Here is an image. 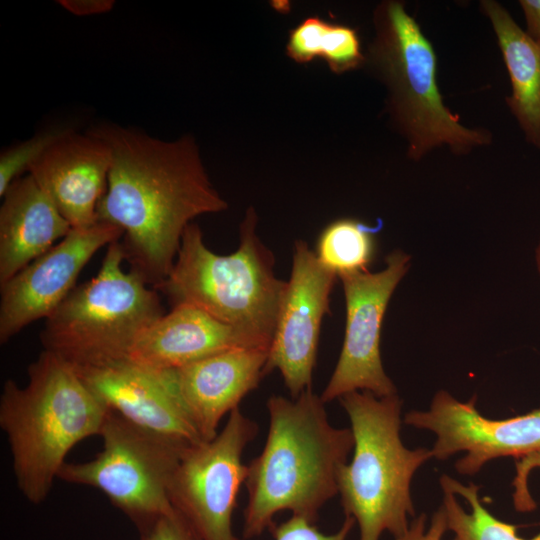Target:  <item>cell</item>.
<instances>
[{
    "label": "cell",
    "mask_w": 540,
    "mask_h": 540,
    "mask_svg": "<svg viewBox=\"0 0 540 540\" xmlns=\"http://www.w3.org/2000/svg\"><path fill=\"white\" fill-rule=\"evenodd\" d=\"M99 435L102 451L86 462H65L58 478L100 490L136 526L171 512V479L194 445L142 428L111 410Z\"/></svg>",
    "instance_id": "obj_8"
},
{
    "label": "cell",
    "mask_w": 540,
    "mask_h": 540,
    "mask_svg": "<svg viewBox=\"0 0 540 540\" xmlns=\"http://www.w3.org/2000/svg\"><path fill=\"white\" fill-rule=\"evenodd\" d=\"M269 428L262 452L247 465L245 539L260 536L281 511L314 523L338 494V479L354 447L349 428L334 427L312 388L297 398L267 400Z\"/></svg>",
    "instance_id": "obj_2"
},
{
    "label": "cell",
    "mask_w": 540,
    "mask_h": 540,
    "mask_svg": "<svg viewBox=\"0 0 540 540\" xmlns=\"http://www.w3.org/2000/svg\"><path fill=\"white\" fill-rule=\"evenodd\" d=\"M0 207V286L46 253L72 229L28 174L6 190Z\"/></svg>",
    "instance_id": "obj_18"
},
{
    "label": "cell",
    "mask_w": 540,
    "mask_h": 540,
    "mask_svg": "<svg viewBox=\"0 0 540 540\" xmlns=\"http://www.w3.org/2000/svg\"><path fill=\"white\" fill-rule=\"evenodd\" d=\"M28 382L4 383L0 426L7 435L17 486L39 504L48 496L69 451L99 435L109 409L76 371L43 350L28 367Z\"/></svg>",
    "instance_id": "obj_3"
},
{
    "label": "cell",
    "mask_w": 540,
    "mask_h": 540,
    "mask_svg": "<svg viewBox=\"0 0 540 540\" xmlns=\"http://www.w3.org/2000/svg\"><path fill=\"white\" fill-rule=\"evenodd\" d=\"M109 146L97 136L72 130L56 140L28 174L50 196L72 228L98 222L97 208L107 188Z\"/></svg>",
    "instance_id": "obj_15"
},
{
    "label": "cell",
    "mask_w": 540,
    "mask_h": 540,
    "mask_svg": "<svg viewBox=\"0 0 540 540\" xmlns=\"http://www.w3.org/2000/svg\"><path fill=\"white\" fill-rule=\"evenodd\" d=\"M139 540H202L175 509L136 526Z\"/></svg>",
    "instance_id": "obj_25"
},
{
    "label": "cell",
    "mask_w": 540,
    "mask_h": 540,
    "mask_svg": "<svg viewBox=\"0 0 540 540\" xmlns=\"http://www.w3.org/2000/svg\"><path fill=\"white\" fill-rule=\"evenodd\" d=\"M337 277L305 241L295 242L264 370L265 375L278 370L292 398L311 388L321 323Z\"/></svg>",
    "instance_id": "obj_12"
},
{
    "label": "cell",
    "mask_w": 540,
    "mask_h": 540,
    "mask_svg": "<svg viewBox=\"0 0 540 540\" xmlns=\"http://www.w3.org/2000/svg\"><path fill=\"white\" fill-rule=\"evenodd\" d=\"M60 5L78 16L106 13L114 6L112 0H61Z\"/></svg>",
    "instance_id": "obj_28"
},
{
    "label": "cell",
    "mask_w": 540,
    "mask_h": 540,
    "mask_svg": "<svg viewBox=\"0 0 540 540\" xmlns=\"http://www.w3.org/2000/svg\"><path fill=\"white\" fill-rule=\"evenodd\" d=\"M70 129L59 128L42 132L3 151L0 155V196L20 175L29 171L32 164L62 135Z\"/></svg>",
    "instance_id": "obj_23"
},
{
    "label": "cell",
    "mask_w": 540,
    "mask_h": 540,
    "mask_svg": "<svg viewBox=\"0 0 540 540\" xmlns=\"http://www.w3.org/2000/svg\"><path fill=\"white\" fill-rule=\"evenodd\" d=\"M354 524L352 517L345 516L343 524L336 532L325 534L309 520L292 515L281 524H274L269 530L274 540H346Z\"/></svg>",
    "instance_id": "obj_24"
},
{
    "label": "cell",
    "mask_w": 540,
    "mask_h": 540,
    "mask_svg": "<svg viewBox=\"0 0 540 540\" xmlns=\"http://www.w3.org/2000/svg\"><path fill=\"white\" fill-rule=\"evenodd\" d=\"M257 432V424L236 408L223 429L190 447L176 468L170 503L202 540H240L232 516L248 471L242 454Z\"/></svg>",
    "instance_id": "obj_9"
},
{
    "label": "cell",
    "mask_w": 540,
    "mask_h": 540,
    "mask_svg": "<svg viewBox=\"0 0 540 540\" xmlns=\"http://www.w3.org/2000/svg\"><path fill=\"white\" fill-rule=\"evenodd\" d=\"M535 262H536L537 271L540 275V240L535 251Z\"/></svg>",
    "instance_id": "obj_30"
},
{
    "label": "cell",
    "mask_w": 540,
    "mask_h": 540,
    "mask_svg": "<svg viewBox=\"0 0 540 540\" xmlns=\"http://www.w3.org/2000/svg\"><path fill=\"white\" fill-rule=\"evenodd\" d=\"M535 466H540V452L523 457L520 464L517 465V491L515 496V505L519 509H526L532 506L533 502L525 495V477L528 470Z\"/></svg>",
    "instance_id": "obj_27"
},
{
    "label": "cell",
    "mask_w": 540,
    "mask_h": 540,
    "mask_svg": "<svg viewBox=\"0 0 540 540\" xmlns=\"http://www.w3.org/2000/svg\"><path fill=\"white\" fill-rule=\"evenodd\" d=\"M442 509L447 529L454 533L453 540H540V533L524 539L517 534L518 526L493 516L479 498V487L464 485L448 475H442Z\"/></svg>",
    "instance_id": "obj_21"
},
{
    "label": "cell",
    "mask_w": 540,
    "mask_h": 540,
    "mask_svg": "<svg viewBox=\"0 0 540 540\" xmlns=\"http://www.w3.org/2000/svg\"><path fill=\"white\" fill-rule=\"evenodd\" d=\"M375 232L356 219L335 220L320 233L315 254L338 277L366 272L376 253Z\"/></svg>",
    "instance_id": "obj_22"
},
{
    "label": "cell",
    "mask_w": 540,
    "mask_h": 540,
    "mask_svg": "<svg viewBox=\"0 0 540 540\" xmlns=\"http://www.w3.org/2000/svg\"><path fill=\"white\" fill-rule=\"evenodd\" d=\"M374 36L365 52L369 72L386 89L390 123L405 140L407 157L419 161L447 146L466 155L489 145L492 134L470 128L444 103L437 83L432 42L399 0H384L373 11Z\"/></svg>",
    "instance_id": "obj_4"
},
{
    "label": "cell",
    "mask_w": 540,
    "mask_h": 540,
    "mask_svg": "<svg viewBox=\"0 0 540 540\" xmlns=\"http://www.w3.org/2000/svg\"><path fill=\"white\" fill-rule=\"evenodd\" d=\"M257 214L249 207L240 225V244L229 255L211 251L200 227L185 229L175 263L156 289L171 307L190 304L269 349L286 281L276 277L272 253L256 233Z\"/></svg>",
    "instance_id": "obj_5"
},
{
    "label": "cell",
    "mask_w": 540,
    "mask_h": 540,
    "mask_svg": "<svg viewBox=\"0 0 540 540\" xmlns=\"http://www.w3.org/2000/svg\"><path fill=\"white\" fill-rule=\"evenodd\" d=\"M447 530L445 514L440 507L433 514L428 527L425 513L413 518L406 534L400 540H443Z\"/></svg>",
    "instance_id": "obj_26"
},
{
    "label": "cell",
    "mask_w": 540,
    "mask_h": 540,
    "mask_svg": "<svg viewBox=\"0 0 540 540\" xmlns=\"http://www.w3.org/2000/svg\"><path fill=\"white\" fill-rule=\"evenodd\" d=\"M476 397L460 402L445 390L438 391L429 410H413L404 417L407 425L432 431L436 441L432 456L445 460L464 451L457 460L458 473L473 475L485 463L499 457H525L540 452V408L506 419L484 417Z\"/></svg>",
    "instance_id": "obj_11"
},
{
    "label": "cell",
    "mask_w": 540,
    "mask_h": 540,
    "mask_svg": "<svg viewBox=\"0 0 540 540\" xmlns=\"http://www.w3.org/2000/svg\"><path fill=\"white\" fill-rule=\"evenodd\" d=\"M237 348L262 347L200 308L179 304L140 333L128 359L152 370L166 371Z\"/></svg>",
    "instance_id": "obj_17"
},
{
    "label": "cell",
    "mask_w": 540,
    "mask_h": 540,
    "mask_svg": "<svg viewBox=\"0 0 540 540\" xmlns=\"http://www.w3.org/2000/svg\"><path fill=\"white\" fill-rule=\"evenodd\" d=\"M527 34L540 43V0H520Z\"/></svg>",
    "instance_id": "obj_29"
},
{
    "label": "cell",
    "mask_w": 540,
    "mask_h": 540,
    "mask_svg": "<svg viewBox=\"0 0 540 540\" xmlns=\"http://www.w3.org/2000/svg\"><path fill=\"white\" fill-rule=\"evenodd\" d=\"M268 352L237 348L169 370L177 395L204 441L213 439L220 420L258 387Z\"/></svg>",
    "instance_id": "obj_16"
},
{
    "label": "cell",
    "mask_w": 540,
    "mask_h": 540,
    "mask_svg": "<svg viewBox=\"0 0 540 540\" xmlns=\"http://www.w3.org/2000/svg\"><path fill=\"white\" fill-rule=\"evenodd\" d=\"M410 266V255L396 249L378 272L340 276L346 304V326L335 369L320 395L327 403L354 391L377 397L396 394L380 353L381 330L389 301Z\"/></svg>",
    "instance_id": "obj_10"
},
{
    "label": "cell",
    "mask_w": 540,
    "mask_h": 540,
    "mask_svg": "<svg viewBox=\"0 0 540 540\" xmlns=\"http://www.w3.org/2000/svg\"><path fill=\"white\" fill-rule=\"evenodd\" d=\"M286 53L297 63L321 58L336 74L362 68L365 64V53L356 30L318 16L304 19L289 32Z\"/></svg>",
    "instance_id": "obj_20"
},
{
    "label": "cell",
    "mask_w": 540,
    "mask_h": 540,
    "mask_svg": "<svg viewBox=\"0 0 540 540\" xmlns=\"http://www.w3.org/2000/svg\"><path fill=\"white\" fill-rule=\"evenodd\" d=\"M354 437L353 455L340 471L338 494L345 516L359 526V540L384 532L400 540L415 516L410 486L431 449H408L400 437L402 401L354 391L339 398Z\"/></svg>",
    "instance_id": "obj_6"
},
{
    "label": "cell",
    "mask_w": 540,
    "mask_h": 540,
    "mask_svg": "<svg viewBox=\"0 0 540 540\" xmlns=\"http://www.w3.org/2000/svg\"><path fill=\"white\" fill-rule=\"evenodd\" d=\"M120 240L111 243L97 275L75 287L40 334L48 351L73 368L128 359L140 333L164 315L157 290L124 271Z\"/></svg>",
    "instance_id": "obj_7"
},
{
    "label": "cell",
    "mask_w": 540,
    "mask_h": 540,
    "mask_svg": "<svg viewBox=\"0 0 540 540\" xmlns=\"http://www.w3.org/2000/svg\"><path fill=\"white\" fill-rule=\"evenodd\" d=\"M73 369L109 410L128 421L191 445L206 442L179 399L169 370H152L129 359Z\"/></svg>",
    "instance_id": "obj_14"
},
{
    "label": "cell",
    "mask_w": 540,
    "mask_h": 540,
    "mask_svg": "<svg viewBox=\"0 0 540 540\" xmlns=\"http://www.w3.org/2000/svg\"><path fill=\"white\" fill-rule=\"evenodd\" d=\"M122 236L121 229L102 221L72 228L58 244L1 285L0 343L32 322L52 315L76 287L91 257Z\"/></svg>",
    "instance_id": "obj_13"
},
{
    "label": "cell",
    "mask_w": 540,
    "mask_h": 540,
    "mask_svg": "<svg viewBox=\"0 0 540 540\" xmlns=\"http://www.w3.org/2000/svg\"><path fill=\"white\" fill-rule=\"evenodd\" d=\"M489 19L511 85L507 106L527 143L540 151V43L521 28L496 0H481Z\"/></svg>",
    "instance_id": "obj_19"
},
{
    "label": "cell",
    "mask_w": 540,
    "mask_h": 540,
    "mask_svg": "<svg viewBox=\"0 0 540 540\" xmlns=\"http://www.w3.org/2000/svg\"><path fill=\"white\" fill-rule=\"evenodd\" d=\"M89 132L112 154L97 219L122 230L129 270L156 290L169 275L191 221L222 212L228 203L211 183L192 136L165 141L115 124Z\"/></svg>",
    "instance_id": "obj_1"
}]
</instances>
